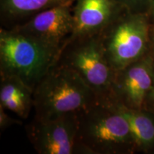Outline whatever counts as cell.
I'll use <instances>...</instances> for the list:
<instances>
[{
    "instance_id": "1",
    "label": "cell",
    "mask_w": 154,
    "mask_h": 154,
    "mask_svg": "<svg viewBox=\"0 0 154 154\" xmlns=\"http://www.w3.org/2000/svg\"><path fill=\"white\" fill-rule=\"evenodd\" d=\"M136 147L128 121L113 102L97 100L78 113L74 153L133 154Z\"/></svg>"
},
{
    "instance_id": "2",
    "label": "cell",
    "mask_w": 154,
    "mask_h": 154,
    "mask_svg": "<svg viewBox=\"0 0 154 154\" xmlns=\"http://www.w3.org/2000/svg\"><path fill=\"white\" fill-rule=\"evenodd\" d=\"M34 116L79 113L97 101L93 90L72 69L56 63L34 88Z\"/></svg>"
},
{
    "instance_id": "3",
    "label": "cell",
    "mask_w": 154,
    "mask_h": 154,
    "mask_svg": "<svg viewBox=\"0 0 154 154\" xmlns=\"http://www.w3.org/2000/svg\"><path fill=\"white\" fill-rule=\"evenodd\" d=\"M60 52L14 28H0V75L16 77L33 91Z\"/></svg>"
},
{
    "instance_id": "4",
    "label": "cell",
    "mask_w": 154,
    "mask_h": 154,
    "mask_svg": "<svg viewBox=\"0 0 154 154\" xmlns=\"http://www.w3.org/2000/svg\"><path fill=\"white\" fill-rule=\"evenodd\" d=\"M99 35L108 62L115 72L153 49L151 26L146 14L126 9Z\"/></svg>"
},
{
    "instance_id": "5",
    "label": "cell",
    "mask_w": 154,
    "mask_h": 154,
    "mask_svg": "<svg viewBox=\"0 0 154 154\" xmlns=\"http://www.w3.org/2000/svg\"><path fill=\"white\" fill-rule=\"evenodd\" d=\"M57 63L79 75L98 100L109 99L115 71L108 62L99 35L71 38L61 49Z\"/></svg>"
},
{
    "instance_id": "6",
    "label": "cell",
    "mask_w": 154,
    "mask_h": 154,
    "mask_svg": "<svg viewBox=\"0 0 154 154\" xmlns=\"http://www.w3.org/2000/svg\"><path fill=\"white\" fill-rule=\"evenodd\" d=\"M27 137L39 154H74L78 113L34 119L25 126Z\"/></svg>"
},
{
    "instance_id": "7",
    "label": "cell",
    "mask_w": 154,
    "mask_h": 154,
    "mask_svg": "<svg viewBox=\"0 0 154 154\" xmlns=\"http://www.w3.org/2000/svg\"><path fill=\"white\" fill-rule=\"evenodd\" d=\"M153 76V49L141 59L116 71L109 99L130 109H144Z\"/></svg>"
},
{
    "instance_id": "8",
    "label": "cell",
    "mask_w": 154,
    "mask_h": 154,
    "mask_svg": "<svg viewBox=\"0 0 154 154\" xmlns=\"http://www.w3.org/2000/svg\"><path fill=\"white\" fill-rule=\"evenodd\" d=\"M74 27L73 6L62 5L39 11L11 28L61 51L72 37Z\"/></svg>"
},
{
    "instance_id": "9",
    "label": "cell",
    "mask_w": 154,
    "mask_h": 154,
    "mask_svg": "<svg viewBox=\"0 0 154 154\" xmlns=\"http://www.w3.org/2000/svg\"><path fill=\"white\" fill-rule=\"evenodd\" d=\"M74 4L71 38L99 35L126 10L117 0H76Z\"/></svg>"
},
{
    "instance_id": "10",
    "label": "cell",
    "mask_w": 154,
    "mask_h": 154,
    "mask_svg": "<svg viewBox=\"0 0 154 154\" xmlns=\"http://www.w3.org/2000/svg\"><path fill=\"white\" fill-rule=\"evenodd\" d=\"M76 0H0L1 26L11 28L36 13L62 5L73 6Z\"/></svg>"
},
{
    "instance_id": "11",
    "label": "cell",
    "mask_w": 154,
    "mask_h": 154,
    "mask_svg": "<svg viewBox=\"0 0 154 154\" xmlns=\"http://www.w3.org/2000/svg\"><path fill=\"white\" fill-rule=\"evenodd\" d=\"M33 91L16 77L0 75V106L23 120L34 109Z\"/></svg>"
},
{
    "instance_id": "12",
    "label": "cell",
    "mask_w": 154,
    "mask_h": 154,
    "mask_svg": "<svg viewBox=\"0 0 154 154\" xmlns=\"http://www.w3.org/2000/svg\"><path fill=\"white\" fill-rule=\"evenodd\" d=\"M114 103L128 121L136 153H154V113Z\"/></svg>"
},
{
    "instance_id": "13",
    "label": "cell",
    "mask_w": 154,
    "mask_h": 154,
    "mask_svg": "<svg viewBox=\"0 0 154 154\" xmlns=\"http://www.w3.org/2000/svg\"><path fill=\"white\" fill-rule=\"evenodd\" d=\"M126 10L133 13L146 14L151 0H117Z\"/></svg>"
},
{
    "instance_id": "14",
    "label": "cell",
    "mask_w": 154,
    "mask_h": 154,
    "mask_svg": "<svg viewBox=\"0 0 154 154\" xmlns=\"http://www.w3.org/2000/svg\"><path fill=\"white\" fill-rule=\"evenodd\" d=\"M5 108L0 106V130L5 131L13 125L22 124V121L11 117L7 113Z\"/></svg>"
},
{
    "instance_id": "15",
    "label": "cell",
    "mask_w": 154,
    "mask_h": 154,
    "mask_svg": "<svg viewBox=\"0 0 154 154\" xmlns=\"http://www.w3.org/2000/svg\"><path fill=\"white\" fill-rule=\"evenodd\" d=\"M144 109L154 113V76L153 84H152L151 88L150 90L149 95L147 96V99H146Z\"/></svg>"
},
{
    "instance_id": "16",
    "label": "cell",
    "mask_w": 154,
    "mask_h": 154,
    "mask_svg": "<svg viewBox=\"0 0 154 154\" xmlns=\"http://www.w3.org/2000/svg\"><path fill=\"white\" fill-rule=\"evenodd\" d=\"M148 18L152 27H154V0H151L147 13Z\"/></svg>"
},
{
    "instance_id": "17",
    "label": "cell",
    "mask_w": 154,
    "mask_h": 154,
    "mask_svg": "<svg viewBox=\"0 0 154 154\" xmlns=\"http://www.w3.org/2000/svg\"><path fill=\"white\" fill-rule=\"evenodd\" d=\"M151 39H152V45H153V49L154 51V28L151 26Z\"/></svg>"
},
{
    "instance_id": "18",
    "label": "cell",
    "mask_w": 154,
    "mask_h": 154,
    "mask_svg": "<svg viewBox=\"0 0 154 154\" xmlns=\"http://www.w3.org/2000/svg\"><path fill=\"white\" fill-rule=\"evenodd\" d=\"M153 28H154V27H153Z\"/></svg>"
}]
</instances>
